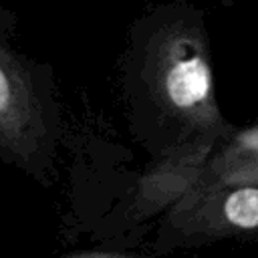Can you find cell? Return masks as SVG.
Segmentation results:
<instances>
[{"label": "cell", "mask_w": 258, "mask_h": 258, "mask_svg": "<svg viewBox=\"0 0 258 258\" xmlns=\"http://www.w3.org/2000/svg\"><path fill=\"white\" fill-rule=\"evenodd\" d=\"M121 93L131 133L151 161L214 147L236 127L218 103L206 14L185 0L157 4L131 24Z\"/></svg>", "instance_id": "1"}, {"label": "cell", "mask_w": 258, "mask_h": 258, "mask_svg": "<svg viewBox=\"0 0 258 258\" xmlns=\"http://www.w3.org/2000/svg\"><path fill=\"white\" fill-rule=\"evenodd\" d=\"M258 183V115L236 125L212 149L196 187Z\"/></svg>", "instance_id": "4"}, {"label": "cell", "mask_w": 258, "mask_h": 258, "mask_svg": "<svg viewBox=\"0 0 258 258\" xmlns=\"http://www.w3.org/2000/svg\"><path fill=\"white\" fill-rule=\"evenodd\" d=\"M62 258H141V256H131V254H113V252H77L69 254Z\"/></svg>", "instance_id": "5"}, {"label": "cell", "mask_w": 258, "mask_h": 258, "mask_svg": "<svg viewBox=\"0 0 258 258\" xmlns=\"http://www.w3.org/2000/svg\"><path fill=\"white\" fill-rule=\"evenodd\" d=\"M60 133L50 75L16 48L0 6V161L50 183Z\"/></svg>", "instance_id": "2"}, {"label": "cell", "mask_w": 258, "mask_h": 258, "mask_svg": "<svg viewBox=\"0 0 258 258\" xmlns=\"http://www.w3.org/2000/svg\"><path fill=\"white\" fill-rule=\"evenodd\" d=\"M226 240L258 242V183L191 185L163 214L153 248L169 254Z\"/></svg>", "instance_id": "3"}]
</instances>
